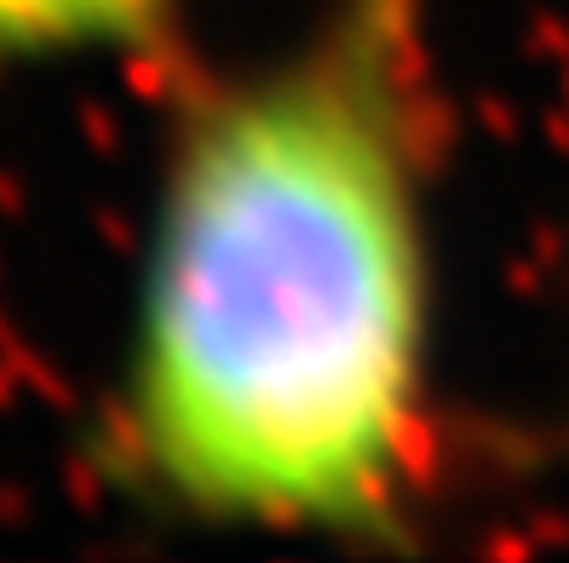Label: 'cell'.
I'll list each match as a JSON object with an SVG mask.
<instances>
[{
    "label": "cell",
    "instance_id": "cell-1",
    "mask_svg": "<svg viewBox=\"0 0 569 563\" xmlns=\"http://www.w3.org/2000/svg\"><path fill=\"white\" fill-rule=\"evenodd\" d=\"M431 63L420 0H333L179 127L116 396L161 506L391 535L426 477Z\"/></svg>",
    "mask_w": 569,
    "mask_h": 563
},
{
    "label": "cell",
    "instance_id": "cell-2",
    "mask_svg": "<svg viewBox=\"0 0 569 563\" xmlns=\"http://www.w3.org/2000/svg\"><path fill=\"white\" fill-rule=\"evenodd\" d=\"M173 0H0V63L70 58L139 41Z\"/></svg>",
    "mask_w": 569,
    "mask_h": 563
}]
</instances>
